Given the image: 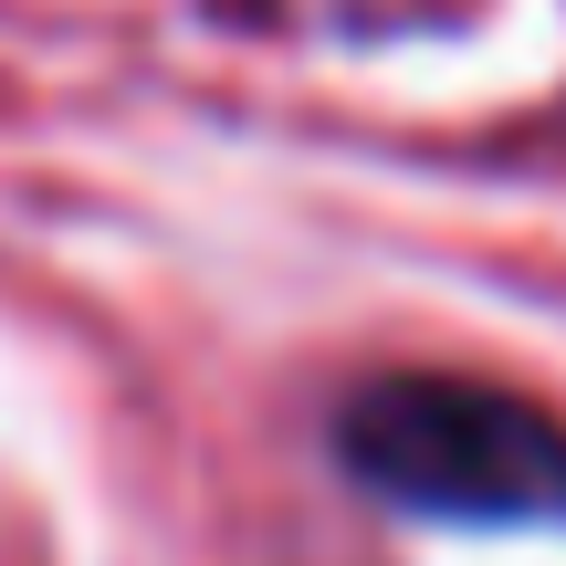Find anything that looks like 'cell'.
Here are the masks:
<instances>
[{
  "mask_svg": "<svg viewBox=\"0 0 566 566\" xmlns=\"http://www.w3.org/2000/svg\"><path fill=\"white\" fill-rule=\"evenodd\" d=\"M336 462L388 514L430 525H566V430L514 388L399 367L336 399Z\"/></svg>",
  "mask_w": 566,
  "mask_h": 566,
  "instance_id": "6da1fadb",
  "label": "cell"
}]
</instances>
